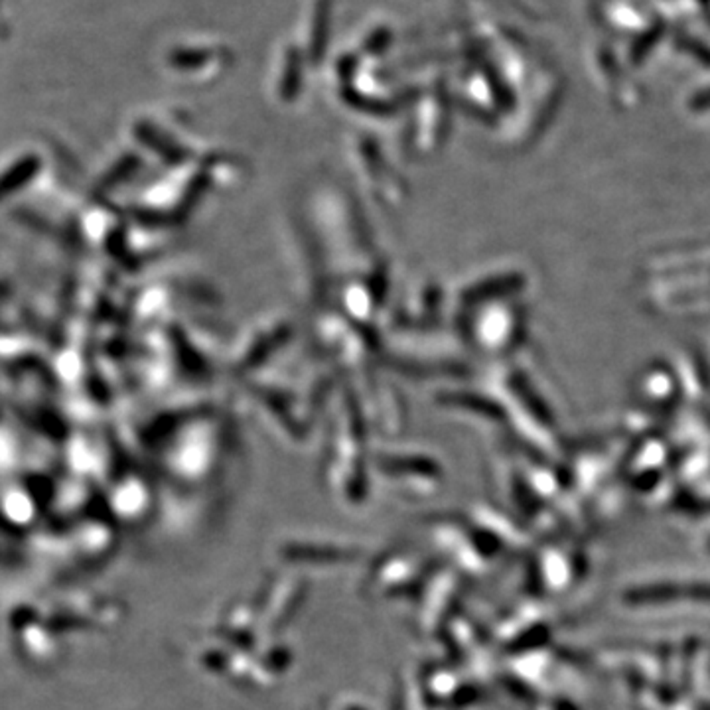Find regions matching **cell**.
Wrapping results in <instances>:
<instances>
[{
	"mask_svg": "<svg viewBox=\"0 0 710 710\" xmlns=\"http://www.w3.org/2000/svg\"><path fill=\"white\" fill-rule=\"evenodd\" d=\"M332 10H333V0H316V4H314L312 34H310V58L314 62H320L324 54H326L330 24H332Z\"/></svg>",
	"mask_w": 710,
	"mask_h": 710,
	"instance_id": "1",
	"label": "cell"
},
{
	"mask_svg": "<svg viewBox=\"0 0 710 710\" xmlns=\"http://www.w3.org/2000/svg\"><path fill=\"white\" fill-rule=\"evenodd\" d=\"M302 75V56L298 49H288L287 56V69H284V93L290 97L298 87V81Z\"/></svg>",
	"mask_w": 710,
	"mask_h": 710,
	"instance_id": "2",
	"label": "cell"
},
{
	"mask_svg": "<svg viewBox=\"0 0 710 710\" xmlns=\"http://www.w3.org/2000/svg\"><path fill=\"white\" fill-rule=\"evenodd\" d=\"M211 58V52L208 49H178V52L172 54V66H178V67H200L204 66L208 59Z\"/></svg>",
	"mask_w": 710,
	"mask_h": 710,
	"instance_id": "3",
	"label": "cell"
},
{
	"mask_svg": "<svg viewBox=\"0 0 710 710\" xmlns=\"http://www.w3.org/2000/svg\"><path fill=\"white\" fill-rule=\"evenodd\" d=\"M391 30L389 28H377L373 30V32L365 38L363 48L368 54H381L385 49L389 48L391 44Z\"/></svg>",
	"mask_w": 710,
	"mask_h": 710,
	"instance_id": "4",
	"label": "cell"
}]
</instances>
